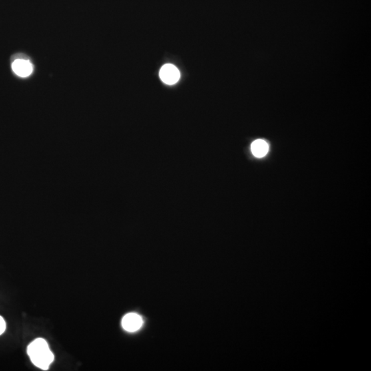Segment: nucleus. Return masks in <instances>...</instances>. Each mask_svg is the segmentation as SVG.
Segmentation results:
<instances>
[{
  "label": "nucleus",
  "mask_w": 371,
  "mask_h": 371,
  "mask_svg": "<svg viewBox=\"0 0 371 371\" xmlns=\"http://www.w3.org/2000/svg\"><path fill=\"white\" fill-rule=\"evenodd\" d=\"M12 69L17 76L21 77H27L33 72V66L29 60L18 59L12 64Z\"/></svg>",
  "instance_id": "obj_4"
},
{
  "label": "nucleus",
  "mask_w": 371,
  "mask_h": 371,
  "mask_svg": "<svg viewBox=\"0 0 371 371\" xmlns=\"http://www.w3.org/2000/svg\"><path fill=\"white\" fill-rule=\"evenodd\" d=\"M143 320L136 313L126 314L122 320V328L128 332H136L142 328Z\"/></svg>",
  "instance_id": "obj_3"
},
{
  "label": "nucleus",
  "mask_w": 371,
  "mask_h": 371,
  "mask_svg": "<svg viewBox=\"0 0 371 371\" xmlns=\"http://www.w3.org/2000/svg\"><path fill=\"white\" fill-rule=\"evenodd\" d=\"M160 77L164 83L174 85L180 79V72L176 66L172 64H165L160 71Z\"/></svg>",
  "instance_id": "obj_2"
},
{
  "label": "nucleus",
  "mask_w": 371,
  "mask_h": 371,
  "mask_svg": "<svg viewBox=\"0 0 371 371\" xmlns=\"http://www.w3.org/2000/svg\"><path fill=\"white\" fill-rule=\"evenodd\" d=\"M6 330V322L3 317L0 316V336L4 334Z\"/></svg>",
  "instance_id": "obj_6"
},
{
  "label": "nucleus",
  "mask_w": 371,
  "mask_h": 371,
  "mask_svg": "<svg viewBox=\"0 0 371 371\" xmlns=\"http://www.w3.org/2000/svg\"><path fill=\"white\" fill-rule=\"evenodd\" d=\"M27 353L33 364L42 370H48L55 358L48 342L43 338L36 339L31 342Z\"/></svg>",
  "instance_id": "obj_1"
},
{
  "label": "nucleus",
  "mask_w": 371,
  "mask_h": 371,
  "mask_svg": "<svg viewBox=\"0 0 371 371\" xmlns=\"http://www.w3.org/2000/svg\"><path fill=\"white\" fill-rule=\"evenodd\" d=\"M251 150L253 155L256 158L264 157L269 151V145L264 140L258 139L252 142Z\"/></svg>",
  "instance_id": "obj_5"
}]
</instances>
